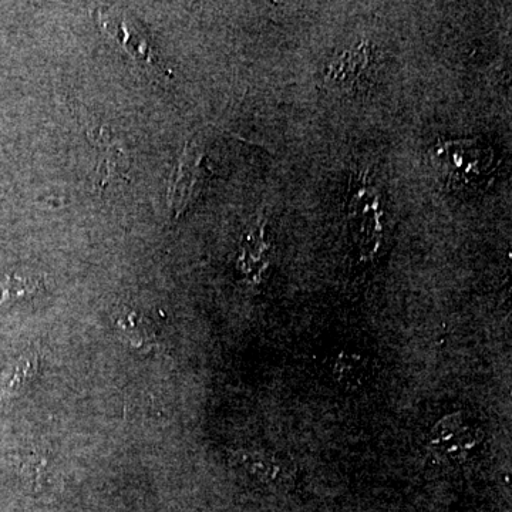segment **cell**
<instances>
[{
  "mask_svg": "<svg viewBox=\"0 0 512 512\" xmlns=\"http://www.w3.org/2000/svg\"><path fill=\"white\" fill-rule=\"evenodd\" d=\"M433 160L441 174L453 185L476 184L487 174L490 157L474 141H444L437 144Z\"/></svg>",
  "mask_w": 512,
  "mask_h": 512,
  "instance_id": "1",
  "label": "cell"
},
{
  "mask_svg": "<svg viewBox=\"0 0 512 512\" xmlns=\"http://www.w3.org/2000/svg\"><path fill=\"white\" fill-rule=\"evenodd\" d=\"M382 217L379 197L373 187L365 185L357 190L349 204V221L360 255L369 258L379 252L383 242Z\"/></svg>",
  "mask_w": 512,
  "mask_h": 512,
  "instance_id": "2",
  "label": "cell"
},
{
  "mask_svg": "<svg viewBox=\"0 0 512 512\" xmlns=\"http://www.w3.org/2000/svg\"><path fill=\"white\" fill-rule=\"evenodd\" d=\"M375 47L367 39L356 40L333 56L326 70L329 82L345 90H359L375 70Z\"/></svg>",
  "mask_w": 512,
  "mask_h": 512,
  "instance_id": "3",
  "label": "cell"
},
{
  "mask_svg": "<svg viewBox=\"0 0 512 512\" xmlns=\"http://www.w3.org/2000/svg\"><path fill=\"white\" fill-rule=\"evenodd\" d=\"M481 433L467 423L463 417L451 416L441 421L434 430L433 443L440 453L460 460L468 451L474 450L480 443Z\"/></svg>",
  "mask_w": 512,
  "mask_h": 512,
  "instance_id": "4",
  "label": "cell"
},
{
  "mask_svg": "<svg viewBox=\"0 0 512 512\" xmlns=\"http://www.w3.org/2000/svg\"><path fill=\"white\" fill-rule=\"evenodd\" d=\"M100 20L104 30H107L114 39L119 40L121 45L126 47L127 52H130L140 62L156 67L160 72L167 74L151 46L150 39L137 28L136 23L126 18H116L113 15H103Z\"/></svg>",
  "mask_w": 512,
  "mask_h": 512,
  "instance_id": "5",
  "label": "cell"
},
{
  "mask_svg": "<svg viewBox=\"0 0 512 512\" xmlns=\"http://www.w3.org/2000/svg\"><path fill=\"white\" fill-rule=\"evenodd\" d=\"M265 221H259L254 227L249 228L242 244L241 265L242 271L248 278H258L269 264V244L266 241Z\"/></svg>",
  "mask_w": 512,
  "mask_h": 512,
  "instance_id": "6",
  "label": "cell"
},
{
  "mask_svg": "<svg viewBox=\"0 0 512 512\" xmlns=\"http://www.w3.org/2000/svg\"><path fill=\"white\" fill-rule=\"evenodd\" d=\"M116 328L120 338L130 348L151 350L157 345V330L153 322L141 313L127 311L116 319Z\"/></svg>",
  "mask_w": 512,
  "mask_h": 512,
  "instance_id": "7",
  "label": "cell"
},
{
  "mask_svg": "<svg viewBox=\"0 0 512 512\" xmlns=\"http://www.w3.org/2000/svg\"><path fill=\"white\" fill-rule=\"evenodd\" d=\"M39 369V359L35 355H22L12 363L0 376V400H10L25 392L26 387L35 379Z\"/></svg>",
  "mask_w": 512,
  "mask_h": 512,
  "instance_id": "8",
  "label": "cell"
},
{
  "mask_svg": "<svg viewBox=\"0 0 512 512\" xmlns=\"http://www.w3.org/2000/svg\"><path fill=\"white\" fill-rule=\"evenodd\" d=\"M42 288V281L35 275L12 274L0 275V305L35 295Z\"/></svg>",
  "mask_w": 512,
  "mask_h": 512,
  "instance_id": "9",
  "label": "cell"
},
{
  "mask_svg": "<svg viewBox=\"0 0 512 512\" xmlns=\"http://www.w3.org/2000/svg\"><path fill=\"white\" fill-rule=\"evenodd\" d=\"M127 164L128 161L124 157L123 151L116 147L107 148L106 153L103 154V160L100 161L99 168H97V185L104 187L110 183L111 178L126 175Z\"/></svg>",
  "mask_w": 512,
  "mask_h": 512,
  "instance_id": "10",
  "label": "cell"
}]
</instances>
